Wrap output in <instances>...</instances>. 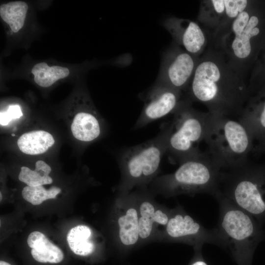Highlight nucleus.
I'll use <instances>...</instances> for the list:
<instances>
[{
  "label": "nucleus",
  "instance_id": "nucleus-30",
  "mask_svg": "<svg viewBox=\"0 0 265 265\" xmlns=\"http://www.w3.org/2000/svg\"><path fill=\"white\" fill-rule=\"evenodd\" d=\"M0 201H1L2 199V195H1V192L0 193Z\"/></svg>",
  "mask_w": 265,
  "mask_h": 265
},
{
  "label": "nucleus",
  "instance_id": "nucleus-26",
  "mask_svg": "<svg viewBox=\"0 0 265 265\" xmlns=\"http://www.w3.org/2000/svg\"><path fill=\"white\" fill-rule=\"evenodd\" d=\"M22 116L23 113L20 106L10 105L6 111L0 112V124L2 126L7 125L12 119H18Z\"/></svg>",
  "mask_w": 265,
  "mask_h": 265
},
{
  "label": "nucleus",
  "instance_id": "nucleus-5",
  "mask_svg": "<svg viewBox=\"0 0 265 265\" xmlns=\"http://www.w3.org/2000/svg\"><path fill=\"white\" fill-rule=\"evenodd\" d=\"M173 115L166 154L171 163L180 164L202 153L199 144L205 141L217 115L196 109L187 97L181 100Z\"/></svg>",
  "mask_w": 265,
  "mask_h": 265
},
{
  "label": "nucleus",
  "instance_id": "nucleus-13",
  "mask_svg": "<svg viewBox=\"0 0 265 265\" xmlns=\"http://www.w3.org/2000/svg\"><path fill=\"white\" fill-rule=\"evenodd\" d=\"M174 43L190 54L200 57L209 42L208 32L193 21L170 17L163 22Z\"/></svg>",
  "mask_w": 265,
  "mask_h": 265
},
{
  "label": "nucleus",
  "instance_id": "nucleus-17",
  "mask_svg": "<svg viewBox=\"0 0 265 265\" xmlns=\"http://www.w3.org/2000/svg\"><path fill=\"white\" fill-rule=\"evenodd\" d=\"M71 129L73 136L81 141L91 142L100 136L101 123L92 106L89 110L76 114Z\"/></svg>",
  "mask_w": 265,
  "mask_h": 265
},
{
  "label": "nucleus",
  "instance_id": "nucleus-7",
  "mask_svg": "<svg viewBox=\"0 0 265 265\" xmlns=\"http://www.w3.org/2000/svg\"><path fill=\"white\" fill-rule=\"evenodd\" d=\"M222 196L253 216L261 225L265 222V166L248 163L222 171L215 198Z\"/></svg>",
  "mask_w": 265,
  "mask_h": 265
},
{
  "label": "nucleus",
  "instance_id": "nucleus-16",
  "mask_svg": "<svg viewBox=\"0 0 265 265\" xmlns=\"http://www.w3.org/2000/svg\"><path fill=\"white\" fill-rule=\"evenodd\" d=\"M120 212L117 219L120 242L124 248H131L139 240L138 206L128 204Z\"/></svg>",
  "mask_w": 265,
  "mask_h": 265
},
{
  "label": "nucleus",
  "instance_id": "nucleus-25",
  "mask_svg": "<svg viewBox=\"0 0 265 265\" xmlns=\"http://www.w3.org/2000/svg\"><path fill=\"white\" fill-rule=\"evenodd\" d=\"M248 86L251 95L265 87V45L249 73Z\"/></svg>",
  "mask_w": 265,
  "mask_h": 265
},
{
  "label": "nucleus",
  "instance_id": "nucleus-22",
  "mask_svg": "<svg viewBox=\"0 0 265 265\" xmlns=\"http://www.w3.org/2000/svg\"><path fill=\"white\" fill-rule=\"evenodd\" d=\"M28 8L27 4L23 1L3 3L0 6V16L11 30L16 33L24 25Z\"/></svg>",
  "mask_w": 265,
  "mask_h": 265
},
{
  "label": "nucleus",
  "instance_id": "nucleus-23",
  "mask_svg": "<svg viewBox=\"0 0 265 265\" xmlns=\"http://www.w3.org/2000/svg\"><path fill=\"white\" fill-rule=\"evenodd\" d=\"M51 170V167L47 163L39 160L35 163L34 170L27 167H22L18 179L30 186L50 184L53 182L52 178L49 176Z\"/></svg>",
  "mask_w": 265,
  "mask_h": 265
},
{
  "label": "nucleus",
  "instance_id": "nucleus-12",
  "mask_svg": "<svg viewBox=\"0 0 265 265\" xmlns=\"http://www.w3.org/2000/svg\"><path fill=\"white\" fill-rule=\"evenodd\" d=\"M251 0H205L200 1L197 20L212 34L227 26L249 5Z\"/></svg>",
  "mask_w": 265,
  "mask_h": 265
},
{
  "label": "nucleus",
  "instance_id": "nucleus-27",
  "mask_svg": "<svg viewBox=\"0 0 265 265\" xmlns=\"http://www.w3.org/2000/svg\"><path fill=\"white\" fill-rule=\"evenodd\" d=\"M194 254L188 265H209L202 253V248L194 249Z\"/></svg>",
  "mask_w": 265,
  "mask_h": 265
},
{
  "label": "nucleus",
  "instance_id": "nucleus-14",
  "mask_svg": "<svg viewBox=\"0 0 265 265\" xmlns=\"http://www.w3.org/2000/svg\"><path fill=\"white\" fill-rule=\"evenodd\" d=\"M237 119L253 139H265V87L250 95Z\"/></svg>",
  "mask_w": 265,
  "mask_h": 265
},
{
  "label": "nucleus",
  "instance_id": "nucleus-3",
  "mask_svg": "<svg viewBox=\"0 0 265 265\" xmlns=\"http://www.w3.org/2000/svg\"><path fill=\"white\" fill-rule=\"evenodd\" d=\"M171 122L161 125L158 134L145 142L122 148L118 160L121 177L118 188L122 193L135 186L151 183L159 172L161 161L166 154Z\"/></svg>",
  "mask_w": 265,
  "mask_h": 265
},
{
  "label": "nucleus",
  "instance_id": "nucleus-21",
  "mask_svg": "<svg viewBox=\"0 0 265 265\" xmlns=\"http://www.w3.org/2000/svg\"><path fill=\"white\" fill-rule=\"evenodd\" d=\"M34 81L42 87H48L60 79L66 78L70 74L67 67L58 65L50 66L44 62L35 64L31 69Z\"/></svg>",
  "mask_w": 265,
  "mask_h": 265
},
{
  "label": "nucleus",
  "instance_id": "nucleus-29",
  "mask_svg": "<svg viewBox=\"0 0 265 265\" xmlns=\"http://www.w3.org/2000/svg\"><path fill=\"white\" fill-rule=\"evenodd\" d=\"M262 143L261 144V146L260 147V148L261 149H265V139L262 141Z\"/></svg>",
  "mask_w": 265,
  "mask_h": 265
},
{
  "label": "nucleus",
  "instance_id": "nucleus-4",
  "mask_svg": "<svg viewBox=\"0 0 265 265\" xmlns=\"http://www.w3.org/2000/svg\"><path fill=\"white\" fill-rule=\"evenodd\" d=\"M219 218L215 227L238 265H252L254 254L265 238L261 225L227 199L217 196Z\"/></svg>",
  "mask_w": 265,
  "mask_h": 265
},
{
  "label": "nucleus",
  "instance_id": "nucleus-19",
  "mask_svg": "<svg viewBox=\"0 0 265 265\" xmlns=\"http://www.w3.org/2000/svg\"><path fill=\"white\" fill-rule=\"evenodd\" d=\"M54 142L53 136L49 132L36 130L22 134L17 140V145L22 152L36 155L45 153Z\"/></svg>",
  "mask_w": 265,
  "mask_h": 265
},
{
  "label": "nucleus",
  "instance_id": "nucleus-9",
  "mask_svg": "<svg viewBox=\"0 0 265 265\" xmlns=\"http://www.w3.org/2000/svg\"><path fill=\"white\" fill-rule=\"evenodd\" d=\"M161 237L168 241L190 245L194 249L202 248L205 243L226 248L224 241L215 228L211 230L206 229L180 205L172 210Z\"/></svg>",
  "mask_w": 265,
  "mask_h": 265
},
{
  "label": "nucleus",
  "instance_id": "nucleus-10",
  "mask_svg": "<svg viewBox=\"0 0 265 265\" xmlns=\"http://www.w3.org/2000/svg\"><path fill=\"white\" fill-rule=\"evenodd\" d=\"M199 58L174 43L163 54L155 83L186 91Z\"/></svg>",
  "mask_w": 265,
  "mask_h": 265
},
{
  "label": "nucleus",
  "instance_id": "nucleus-1",
  "mask_svg": "<svg viewBox=\"0 0 265 265\" xmlns=\"http://www.w3.org/2000/svg\"><path fill=\"white\" fill-rule=\"evenodd\" d=\"M186 92L187 98L203 104L211 113L232 118L238 117L251 95L248 80L209 44Z\"/></svg>",
  "mask_w": 265,
  "mask_h": 265
},
{
  "label": "nucleus",
  "instance_id": "nucleus-20",
  "mask_svg": "<svg viewBox=\"0 0 265 265\" xmlns=\"http://www.w3.org/2000/svg\"><path fill=\"white\" fill-rule=\"evenodd\" d=\"M92 231L85 225H78L72 228L67 236V240L71 251L83 257L92 255L95 246L91 240Z\"/></svg>",
  "mask_w": 265,
  "mask_h": 265
},
{
  "label": "nucleus",
  "instance_id": "nucleus-11",
  "mask_svg": "<svg viewBox=\"0 0 265 265\" xmlns=\"http://www.w3.org/2000/svg\"><path fill=\"white\" fill-rule=\"evenodd\" d=\"M182 92L155 83L143 97L144 105L135 123L134 130L173 113L182 100Z\"/></svg>",
  "mask_w": 265,
  "mask_h": 265
},
{
  "label": "nucleus",
  "instance_id": "nucleus-24",
  "mask_svg": "<svg viewBox=\"0 0 265 265\" xmlns=\"http://www.w3.org/2000/svg\"><path fill=\"white\" fill-rule=\"evenodd\" d=\"M61 189L57 186H52L46 189L42 186H26L22 190V196L26 201L33 205L41 204L49 199H54L60 193Z\"/></svg>",
  "mask_w": 265,
  "mask_h": 265
},
{
  "label": "nucleus",
  "instance_id": "nucleus-15",
  "mask_svg": "<svg viewBox=\"0 0 265 265\" xmlns=\"http://www.w3.org/2000/svg\"><path fill=\"white\" fill-rule=\"evenodd\" d=\"M138 206L139 240L149 239L158 225H166L172 210L159 208L150 199L143 198Z\"/></svg>",
  "mask_w": 265,
  "mask_h": 265
},
{
  "label": "nucleus",
  "instance_id": "nucleus-6",
  "mask_svg": "<svg viewBox=\"0 0 265 265\" xmlns=\"http://www.w3.org/2000/svg\"><path fill=\"white\" fill-rule=\"evenodd\" d=\"M179 165L175 172L156 177L151 183L155 192L166 197L198 193L215 197L222 171L208 153L202 152Z\"/></svg>",
  "mask_w": 265,
  "mask_h": 265
},
{
  "label": "nucleus",
  "instance_id": "nucleus-18",
  "mask_svg": "<svg viewBox=\"0 0 265 265\" xmlns=\"http://www.w3.org/2000/svg\"><path fill=\"white\" fill-rule=\"evenodd\" d=\"M27 243L31 248L32 257L38 262L57 264L64 258L62 251L39 231L31 233L28 236Z\"/></svg>",
  "mask_w": 265,
  "mask_h": 265
},
{
  "label": "nucleus",
  "instance_id": "nucleus-31",
  "mask_svg": "<svg viewBox=\"0 0 265 265\" xmlns=\"http://www.w3.org/2000/svg\"><path fill=\"white\" fill-rule=\"evenodd\" d=\"M11 135H12L13 136H14L15 135V134H14V133L11 134Z\"/></svg>",
  "mask_w": 265,
  "mask_h": 265
},
{
  "label": "nucleus",
  "instance_id": "nucleus-2",
  "mask_svg": "<svg viewBox=\"0 0 265 265\" xmlns=\"http://www.w3.org/2000/svg\"><path fill=\"white\" fill-rule=\"evenodd\" d=\"M209 44L221 52L234 70L248 80L265 45V0H251L236 19L209 35Z\"/></svg>",
  "mask_w": 265,
  "mask_h": 265
},
{
  "label": "nucleus",
  "instance_id": "nucleus-28",
  "mask_svg": "<svg viewBox=\"0 0 265 265\" xmlns=\"http://www.w3.org/2000/svg\"><path fill=\"white\" fill-rule=\"evenodd\" d=\"M0 265H11L6 262L0 261Z\"/></svg>",
  "mask_w": 265,
  "mask_h": 265
},
{
  "label": "nucleus",
  "instance_id": "nucleus-8",
  "mask_svg": "<svg viewBox=\"0 0 265 265\" xmlns=\"http://www.w3.org/2000/svg\"><path fill=\"white\" fill-rule=\"evenodd\" d=\"M253 139L238 119L217 116L205 141L208 154L222 169L233 170L247 163Z\"/></svg>",
  "mask_w": 265,
  "mask_h": 265
}]
</instances>
